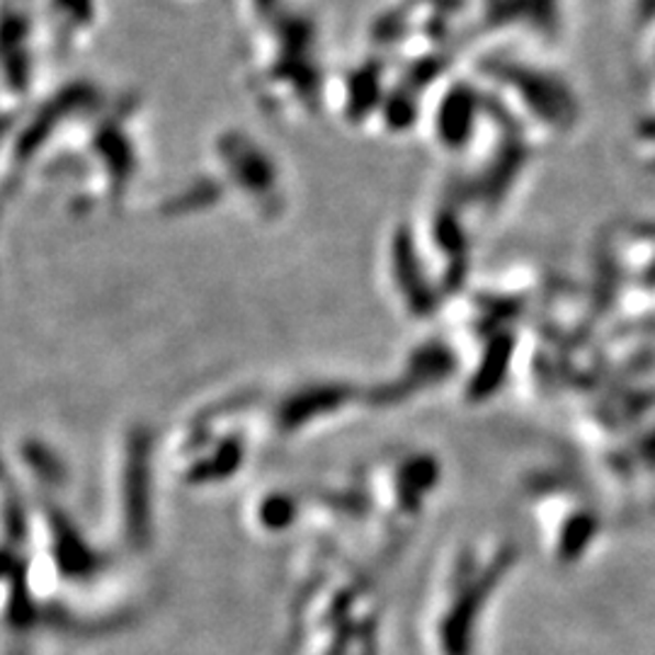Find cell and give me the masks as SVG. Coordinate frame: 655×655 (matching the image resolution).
<instances>
[{
    "label": "cell",
    "instance_id": "6da1fadb",
    "mask_svg": "<svg viewBox=\"0 0 655 655\" xmlns=\"http://www.w3.org/2000/svg\"><path fill=\"white\" fill-rule=\"evenodd\" d=\"M245 80L267 104H307L325 86L321 27L307 8L291 3L282 15L248 30Z\"/></svg>",
    "mask_w": 655,
    "mask_h": 655
},
{
    "label": "cell",
    "instance_id": "3957f363",
    "mask_svg": "<svg viewBox=\"0 0 655 655\" xmlns=\"http://www.w3.org/2000/svg\"><path fill=\"white\" fill-rule=\"evenodd\" d=\"M564 34V0H466L464 40L481 52H544Z\"/></svg>",
    "mask_w": 655,
    "mask_h": 655
},
{
    "label": "cell",
    "instance_id": "7a4b0ae2",
    "mask_svg": "<svg viewBox=\"0 0 655 655\" xmlns=\"http://www.w3.org/2000/svg\"><path fill=\"white\" fill-rule=\"evenodd\" d=\"M466 0H389L369 20V46L393 66L454 62Z\"/></svg>",
    "mask_w": 655,
    "mask_h": 655
}]
</instances>
